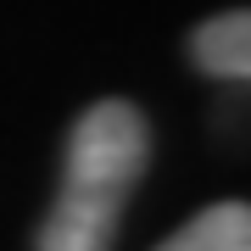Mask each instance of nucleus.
Returning <instances> with one entry per match:
<instances>
[{
	"label": "nucleus",
	"mask_w": 251,
	"mask_h": 251,
	"mask_svg": "<svg viewBox=\"0 0 251 251\" xmlns=\"http://www.w3.org/2000/svg\"><path fill=\"white\" fill-rule=\"evenodd\" d=\"M145 117L128 100H95L73 123L62 196L39 229V251H112L123 206L145 173Z\"/></svg>",
	"instance_id": "nucleus-1"
},
{
	"label": "nucleus",
	"mask_w": 251,
	"mask_h": 251,
	"mask_svg": "<svg viewBox=\"0 0 251 251\" xmlns=\"http://www.w3.org/2000/svg\"><path fill=\"white\" fill-rule=\"evenodd\" d=\"M156 251H251V212H246V201H218V206H206V212H196Z\"/></svg>",
	"instance_id": "nucleus-2"
},
{
	"label": "nucleus",
	"mask_w": 251,
	"mask_h": 251,
	"mask_svg": "<svg viewBox=\"0 0 251 251\" xmlns=\"http://www.w3.org/2000/svg\"><path fill=\"white\" fill-rule=\"evenodd\" d=\"M190 50L212 78H246L251 73V17L246 11H224V17L201 23Z\"/></svg>",
	"instance_id": "nucleus-3"
}]
</instances>
